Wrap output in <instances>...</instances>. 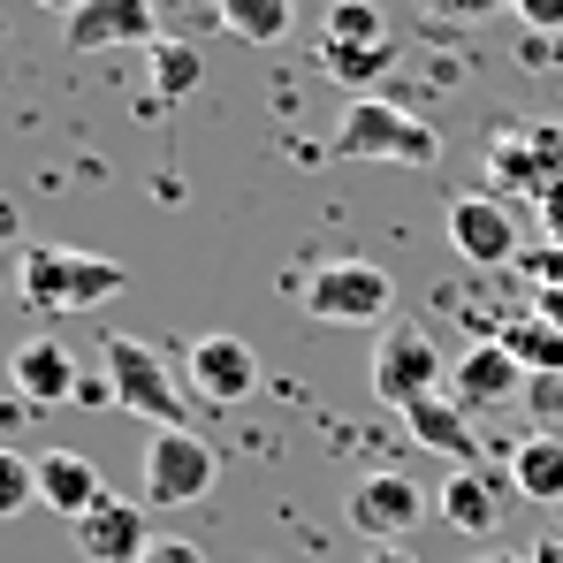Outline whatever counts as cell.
<instances>
[{
  "instance_id": "cell-1",
  "label": "cell",
  "mask_w": 563,
  "mask_h": 563,
  "mask_svg": "<svg viewBox=\"0 0 563 563\" xmlns=\"http://www.w3.org/2000/svg\"><path fill=\"white\" fill-rule=\"evenodd\" d=\"M335 161H396V168H434L442 161V137L427 114L396 107L380 92H351L335 114V137H328Z\"/></svg>"
},
{
  "instance_id": "cell-2",
  "label": "cell",
  "mask_w": 563,
  "mask_h": 563,
  "mask_svg": "<svg viewBox=\"0 0 563 563\" xmlns=\"http://www.w3.org/2000/svg\"><path fill=\"white\" fill-rule=\"evenodd\" d=\"M122 260H99V252H69V244H31L15 260V289L38 305V312H92L122 289Z\"/></svg>"
},
{
  "instance_id": "cell-3",
  "label": "cell",
  "mask_w": 563,
  "mask_h": 563,
  "mask_svg": "<svg viewBox=\"0 0 563 563\" xmlns=\"http://www.w3.org/2000/svg\"><path fill=\"white\" fill-rule=\"evenodd\" d=\"M388 305H396V282L374 260H320L297 282V312L320 328H380Z\"/></svg>"
},
{
  "instance_id": "cell-4",
  "label": "cell",
  "mask_w": 563,
  "mask_h": 563,
  "mask_svg": "<svg viewBox=\"0 0 563 563\" xmlns=\"http://www.w3.org/2000/svg\"><path fill=\"white\" fill-rule=\"evenodd\" d=\"M99 366H107V388H114V404H122L130 419L184 427V396H176V374H168V358H161L153 343H137V335H107Z\"/></svg>"
},
{
  "instance_id": "cell-5",
  "label": "cell",
  "mask_w": 563,
  "mask_h": 563,
  "mask_svg": "<svg viewBox=\"0 0 563 563\" xmlns=\"http://www.w3.org/2000/svg\"><path fill=\"white\" fill-rule=\"evenodd\" d=\"M137 479H145V503L184 510V503H206V495H213L221 457H213V442H206V434H190V427H153Z\"/></svg>"
},
{
  "instance_id": "cell-6",
  "label": "cell",
  "mask_w": 563,
  "mask_h": 563,
  "mask_svg": "<svg viewBox=\"0 0 563 563\" xmlns=\"http://www.w3.org/2000/svg\"><path fill=\"white\" fill-rule=\"evenodd\" d=\"M442 374H450V358L419 335V328H388L374 343V358H366V380H374V396L404 419L411 404H427V396H442Z\"/></svg>"
},
{
  "instance_id": "cell-7",
  "label": "cell",
  "mask_w": 563,
  "mask_h": 563,
  "mask_svg": "<svg viewBox=\"0 0 563 563\" xmlns=\"http://www.w3.org/2000/svg\"><path fill=\"white\" fill-rule=\"evenodd\" d=\"M343 518H351V533H358V541L396 549L404 533H419L427 495H419V479H411V472H358V479L343 487Z\"/></svg>"
},
{
  "instance_id": "cell-8",
  "label": "cell",
  "mask_w": 563,
  "mask_h": 563,
  "mask_svg": "<svg viewBox=\"0 0 563 563\" xmlns=\"http://www.w3.org/2000/svg\"><path fill=\"white\" fill-rule=\"evenodd\" d=\"M184 380L206 396V404H244L252 388H260V351L244 343V335H229V328H213V335H198L184 351Z\"/></svg>"
},
{
  "instance_id": "cell-9",
  "label": "cell",
  "mask_w": 563,
  "mask_h": 563,
  "mask_svg": "<svg viewBox=\"0 0 563 563\" xmlns=\"http://www.w3.org/2000/svg\"><path fill=\"white\" fill-rule=\"evenodd\" d=\"M161 15L153 0H85L69 23H62V46L69 54H107V46H161Z\"/></svg>"
},
{
  "instance_id": "cell-10",
  "label": "cell",
  "mask_w": 563,
  "mask_h": 563,
  "mask_svg": "<svg viewBox=\"0 0 563 563\" xmlns=\"http://www.w3.org/2000/svg\"><path fill=\"white\" fill-rule=\"evenodd\" d=\"M77 549L92 563H137L153 549V518H145V503H130V495H107L92 503L85 518H77Z\"/></svg>"
},
{
  "instance_id": "cell-11",
  "label": "cell",
  "mask_w": 563,
  "mask_h": 563,
  "mask_svg": "<svg viewBox=\"0 0 563 563\" xmlns=\"http://www.w3.org/2000/svg\"><path fill=\"white\" fill-rule=\"evenodd\" d=\"M450 252L472 267H510L518 260V221L495 198H457L450 206Z\"/></svg>"
},
{
  "instance_id": "cell-12",
  "label": "cell",
  "mask_w": 563,
  "mask_h": 563,
  "mask_svg": "<svg viewBox=\"0 0 563 563\" xmlns=\"http://www.w3.org/2000/svg\"><path fill=\"white\" fill-rule=\"evenodd\" d=\"M8 380H15V396H23V404H77V388H85L77 358H69L54 335L15 343V351H8Z\"/></svg>"
},
{
  "instance_id": "cell-13",
  "label": "cell",
  "mask_w": 563,
  "mask_h": 563,
  "mask_svg": "<svg viewBox=\"0 0 563 563\" xmlns=\"http://www.w3.org/2000/svg\"><path fill=\"white\" fill-rule=\"evenodd\" d=\"M518 380H526V366H518L510 343H472L465 358H450V388H457L465 411H495V404H510Z\"/></svg>"
},
{
  "instance_id": "cell-14",
  "label": "cell",
  "mask_w": 563,
  "mask_h": 563,
  "mask_svg": "<svg viewBox=\"0 0 563 563\" xmlns=\"http://www.w3.org/2000/svg\"><path fill=\"white\" fill-rule=\"evenodd\" d=\"M434 510H442L450 533H465V541H495V526H503V487H495L479 465H450L442 495H434Z\"/></svg>"
},
{
  "instance_id": "cell-15",
  "label": "cell",
  "mask_w": 563,
  "mask_h": 563,
  "mask_svg": "<svg viewBox=\"0 0 563 563\" xmlns=\"http://www.w3.org/2000/svg\"><path fill=\"white\" fill-rule=\"evenodd\" d=\"M38 503L77 526L92 503H107V479H99V465L85 450H46V457H38Z\"/></svg>"
},
{
  "instance_id": "cell-16",
  "label": "cell",
  "mask_w": 563,
  "mask_h": 563,
  "mask_svg": "<svg viewBox=\"0 0 563 563\" xmlns=\"http://www.w3.org/2000/svg\"><path fill=\"white\" fill-rule=\"evenodd\" d=\"M404 434H411L419 450L450 457V465H472V457H479L472 411H465V404H450V396H427V404H411V411H404Z\"/></svg>"
},
{
  "instance_id": "cell-17",
  "label": "cell",
  "mask_w": 563,
  "mask_h": 563,
  "mask_svg": "<svg viewBox=\"0 0 563 563\" xmlns=\"http://www.w3.org/2000/svg\"><path fill=\"white\" fill-rule=\"evenodd\" d=\"M510 487L526 503H563V442L556 434H533L510 450Z\"/></svg>"
},
{
  "instance_id": "cell-18",
  "label": "cell",
  "mask_w": 563,
  "mask_h": 563,
  "mask_svg": "<svg viewBox=\"0 0 563 563\" xmlns=\"http://www.w3.org/2000/svg\"><path fill=\"white\" fill-rule=\"evenodd\" d=\"M213 15H221L229 38L275 46V38H289V23H297V0H213Z\"/></svg>"
},
{
  "instance_id": "cell-19",
  "label": "cell",
  "mask_w": 563,
  "mask_h": 563,
  "mask_svg": "<svg viewBox=\"0 0 563 563\" xmlns=\"http://www.w3.org/2000/svg\"><path fill=\"white\" fill-rule=\"evenodd\" d=\"M145 69H153V99H190L206 77V54L190 38H161V46H145Z\"/></svg>"
},
{
  "instance_id": "cell-20",
  "label": "cell",
  "mask_w": 563,
  "mask_h": 563,
  "mask_svg": "<svg viewBox=\"0 0 563 563\" xmlns=\"http://www.w3.org/2000/svg\"><path fill=\"white\" fill-rule=\"evenodd\" d=\"M320 46H388V23H380L374 0H335V8H328Z\"/></svg>"
},
{
  "instance_id": "cell-21",
  "label": "cell",
  "mask_w": 563,
  "mask_h": 563,
  "mask_svg": "<svg viewBox=\"0 0 563 563\" xmlns=\"http://www.w3.org/2000/svg\"><path fill=\"white\" fill-rule=\"evenodd\" d=\"M388 62H396L388 46H320V69H328L335 85H374Z\"/></svg>"
},
{
  "instance_id": "cell-22",
  "label": "cell",
  "mask_w": 563,
  "mask_h": 563,
  "mask_svg": "<svg viewBox=\"0 0 563 563\" xmlns=\"http://www.w3.org/2000/svg\"><path fill=\"white\" fill-rule=\"evenodd\" d=\"M31 503H38V457L0 450V518H23Z\"/></svg>"
},
{
  "instance_id": "cell-23",
  "label": "cell",
  "mask_w": 563,
  "mask_h": 563,
  "mask_svg": "<svg viewBox=\"0 0 563 563\" xmlns=\"http://www.w3.org/2000/svg\"><path fill=\"white\" fill-rule=\"evenodd\" d=\"M510 351H518V366H563V328H518Z\"/></svg>"
},
{
  "instance_id": "cell-24",
  "label": "cell",
  "mask_w": 563,
  "mask_h": 563,
  "mask_svg": "<svg viewBox=\"0 0 563 563\" xmlns=\"http://www.w3.org/2000/svg\"><path fill=\"white\" fill-rule=\"evenodd\" d=\"M137 563H206V549L184 541V533H153V549H145Z\"/></svg>"
},
{
  "instance_id": "cell-25",
  "label": "cell",
  "mask_w": 563,
  "mask_h": 563,
  "mask_svg": "<svg viewBox=\"0 0 563 563\" xmlns=\"http://www.w3.org/2000/svg\"><path fill=\"white\" fill-rule=\"evenodd\" d=\"M526 31H563V0H510Z\"/></svg>"
},
{
  "instance_id": "cell-26",
  "label": "cell",
  "mask_w": 563,
  "mask_h": 563,
  "mask_svg": "<svg viewBox=\"0 0 563 563\" xmlns=\"http://www.w3.org/2000/svg\"><path fill=\"white\" fill-rule=\"evenodd\" d=\"M442 15H487V8H510V0H434Z\"/></svg>"
},
{
  "instance_id": "cell-27",
  "label": "cell",
  "mask_w": 563,
  "mask_h": 563,
  "mask_svg": "<svg viewBox=\"0 0 563 563\" xmlns=\"http://www.w3.org/2000/svg\"><path fill=\"white\" fill-rule=\"evenodd\" d=\"M541 320H549V328H563V282H556V289H541Z\"/></svg>"
},
{
  "instance_id": "cell-28",
  "label": "cell",
  "mask_w": 563,
  "mask_h": 563,
  "mask_svg": "<svg viewBox=\"0 0 563 563\" xmlns=\"http://www.w3.org/2000/svg\"><path fill=\"white\" fill-rule=\"evenodd\" d=\"M31 8H54V15H62V23H69V15H77V8H85V0H31Z\"/></svg>"
},
{
  "instance_id": "cell-29",
  "label": "cell",
  "mask_w": 563,
  "mask_h": 563,
  "mask_svg": "<svg viewBox=\"0 0 563 563\" xmlns=\"http://www.w3.org/2000/svg\"><path fill=\"white\" fill-rule=\"evenodd\" d=\"M366 563H419V556H404V549H374Z\"/></svg>"
},
{
  "instance_id": "cell-30",
  "label": "cell",
  "mask_w": 563,
  "mask_h": 563,
  "mask_svg": "<svg viewBox=\"0 0 563 563\" xmlns=\"http://www.w3.org/2000/svg\"><path fill=\"white\" fill-rule=\"evenodd\" d=\"M0 236H15V206L8 198H0Z\"/></svg>"
}]
</instances>
